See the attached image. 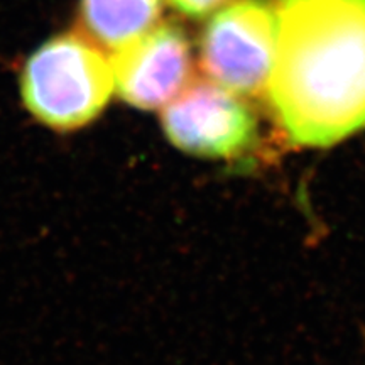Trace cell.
Wrapping results in <instances>:
<instances>
[{"label": "cell", "mask_w": 365, "mask_h": 365, "mask_svg": "<svg viewBox=\"0 0 365 365\" xmlns=\"http://www.w3.org/2000/svg\"><path fill=\"white\" fill-rule=\"evenodd\" d=\"M269 102L286 135L328 148L365 127V0H277Z\"/></svg>", "instance_id": "obj_1"}, {"label": "cell", "mask_w": 365, "mask_h": 365, "mask_svg": "<svg viewBox=\"0 0 365 365\" xmlns=\"http://www.w3.org/2000/svg\"><path fill=\"white\" fill-rule=\"evenodd\" d=\"M19 86L31 117L58 134L90 125L115 91L110 58L76 33L41 44L22 66Z\"/></svg>", "instance_id": "obj_2"}, {"label": "cell", "mask_w": 365, "mask_h": 365, "mask_svg": "<svg viewBox=\"0 0 365 365\" xmlns=\"http://www.w3.org/2000/svg\"><path fill=\"white\" fill-rule=\"evenodd\" d=\"M276 53V6L269 0H232L213 14L200 39L208 76L237 95L267 90Z\"/></svg>", "instance_id": "obj_3"}, {"label": "cell", "mask_w": 365, "mask_h": 365, "mask_svg": "<svg viewBox=\"0 0 365 365\" xmlns=\"http://www.w3.org/2000/svg\"><path fill=\"white\" fill-rule=\"evenodd\" d=\"M161 120L171 144L193 156L237 159L257 143L252 110L240 95L215 81H190L164 107Z\"/></svg>", "instance_id": "obj_4"}, {"label": "cell", "mask_w": 365, "mask_h": 365, "mask_svg": "<svg viewBox=\"0 0 365 365\" xmlns=\"http://www.w3.org/2000/svg\"><path fill=\"white\" fill-rule=\"evenodd\" d=\"M110 61L117 95L140 110L166 107L191 78L188 38L175 22L156 24Z\"/></svg>", "instance_id": "obj_5"}, {"label": "cell", "mask_w": 365, "mask_h": 365, "mask_svg": "<svg viewBox=\"0 0 365 365\" xmlns=\"http://www.w3.org/2000/svg\"><path fill=\"white\" fill-rule=\"evenodd\" d=\"M163 0H81L85 36L102 49L115 53L159 22Z\"/></svg>", "instance_id": "obj_6"}, {"label": "cell", "mask_w": 365, "mask_h": 365, "mask_svg": "<svg viewBox=\"0 0 365 365\" xmlns=\"http://www.w3.org/2000/svg\"><path fill=\"white\" fill-rule=\"evenodd\" d=\"M228 2H232V0H170V4L176 11L188 17H195V19L217 12L218 9L227 6Z\"/></svg>", "instance_id": "obj_7"}]
</instances>
